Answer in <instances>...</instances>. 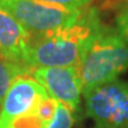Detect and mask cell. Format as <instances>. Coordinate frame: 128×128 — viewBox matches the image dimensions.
<instances>
[{"instance_id":"1","label":"cell","mask_w":128,"mask_h":128,"mask_svg":"<svg viewBox=\"0 0 128 128\" xmlns=\"http://www.w3.org/2000/svg\"><path fill=\"white\" fill-rule=\"evenodd\" d=\"M101 25L95 10L86 8L81 18L69 26L44 34H31L26 66L31 71L38 68H77Z\"/></svg>"},{"instance_id":"2","label":"cell","mask_w":128,"mask_h":128,"mask_svg":"<svg viewBox=\"0 0 128 128\" xmlns=\"http://www.w3.org/2000/svg\"><path fill=\"white\" fill-rule=\"evenodd\" d=\"M82 94L115 81L128 70V42L118 30L101 25L77 65Z\"/></svg>"},{"instance_id":"3","label":"cell","mask_w":128,"mask_h":128,"mask_svg":"<svg viewBox=\"0 0 128 128\" xmlns=\"http://www.w3.org/2000/svg\"><path fill=\"white\" fill-rule=\"evenodd\" d=\"M0 7L18 20L32 36L44 34L76 23L83 10H69L38 0H0Z\"/></svg>"},{"instance_id":"4","label":"cell","mask_w":128,"mask_h":128,"mask_svg":"<svg viewBox=\"0 0 128 128\" xmlns=\"http://www.w3.org/2000/svg\"><path fill=\"white\" fill-rule=\"evenodd\" d=\"M94 128H128V81L115 80L84 95Z\"/></svg>"},{"instance_id":"5","label":"cell","mask_w":128,"mask_h":128,"mask_svg":"<svg viewBox=\"0 0 128 128\" xmlns=\"http://www.w3.org/2000/svg\"><path fill=\"white\" fill-rule=\"evenodd\" d=\"M31 75L45 89L49 96L64 104L72 113L78 110L82 82L76 66L38 68L33 69Z\"/></svg>"},{"instance_id":"6","label":"cell","mask_w":128,"mask_h":128,"mask_svg":"<svg viewBox=\"0 0 128 128\" xmlns=\"http://www.w3.org/2000/svg\"><path fill=\"white\" fill-rule=\"evenodd\" d=\"M48 92L31 76H19L10 87L0 108V128H6L12 120L36 110Z\"/></svg>"},{"instance_id":"7","label":"cell","mask_w":128,"mask_h":128,"mask_svg":"<svg viewBox=\"0 0 128 128\" xmlns=\"http://www.w3.org/2000/svg\"><path fill=\"white\" fill-rule=\"evenodd\" d=\"M31 33L13 16L0 7V57L26 66Z\"/></svg>"},{"instance_id":"8","label":"cell","mask_w":128,"mask_h":128,"mask_svg":"<svg viewBox=\"0 0 128 128\" xmlns=\"http://www.w3.org/2000/svg\"><path fill=\"white\" fill-rule=\"evenodd\" d=\"M32 71L28 66L12 63V62H8L4 58H0V108H1L5 95L8 92L12 83L19 76L28 75Z\"/></svg>"},{"instance_id":"9","label":"cell","mask_w":128,"mask_h":128,"mask_svg":"<svg viewBox=\"0 0 128 128\" xmlns=\"http://www.w3.org/2000/svg\"><path fill=\"white\" fill-rule=\"evenodd\" d=\"M75 119L76 118L74 116L72 112L58 102L56 114L54 115L50 122L46 124V128H71L75 124Z\"/></svg>"},{"instance_id":"10","label":"cell","mask_w":128,"mask_h":128,"mask_svg":"<svg viewBox=\"0 0 128 128\" xmlns=\"http://www.w3.org/2000/svg\"><path fill=\"white\" fill-rule=\"evenodd\" d=\"M57 107H58V102H57L55 98H52L51 96L48 95L39 102V104L37 106L36 110H34L33 113H34L44 124H48L51 120H52L54 115L56 114Z\"/></svg>"},{"instance_id":"11","label":"cell","mask_w":128,"mask_h":128,"mask_svg":"<svg viewBox=\"0 0 128 128\" xmlns=\"http://www.w3.org/2000/svg\"><path fill=\"white\" fill-rule=\"evenodd\" d=\"M6 128H46V124L34 113L12 120Z\"/></svg>"},{"instance_id":"12","label":"cell","mask_w":128,"mask_h":128,"mask_svg":"<svg viewBox=\"0 0 128 128\" xmlns=\"http://www.w3.org/2000/svg\"><path fill=\"white\" fill-rule=\"evenodd\" d=\"M115 23L118 32L128 42V6H124L118 11Z\"/></svg>"},{"instance_id":"13","label":"cell","mask_w":128,"mask_h":128,"mask_svg":"<svg viewBox=\"0 0 128 128\" xmlns=\"http://www.w3.org/2000/svg\"><path fill=\"white\" fill-rule=\"evenodd\" d=\"M42 2L50 5H56V6H62L69 10H81L89 5L92 0H38Z\"/></svg>"}]
</instances>
